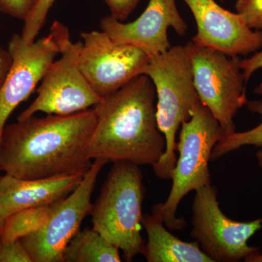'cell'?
Listing matches in <instances>:
<instances>
[{"instance_id":"6da1fadb","label":"cell","mask_w":262,"mask_h":262,"mask_svg":"<svg viewBox=\"0 0 262 262\" xmlns=\"http://www.w3.org/2000/svg\"><path fill=\"white\" fill-rule=\"evenodd\" d=\"M96 120L93 108L69 115H33L5 125L0 170L21 179L84 175L93 163L89 146Z\"/></svg>"},{"instance_id":"7a4b0ae2","label":"cell","mask_w":262,"mask_h":262,"mask_svg":"<svg viewBox=\"0 0 262 262\" xmlns=\"http://www.w3.org/2000/svg\"><path fill=\"white\" fill-rule=\"evenodd\" d=\"M94 108L97 120L89 143L90 159L140 166L160 161L165 139L157 121L156 91L147 75L133 79Z\"/></svg>"},{"instance_id":"3957f363","label":"cell","mask_w":262,"mask_h":262,"mask_svg":"<svg viewBox=\"0 0 262 262\" xmlns=\"http://www.w3.org/2000/svg\"><path fill=\"white\" fill-rule=\"evenodd\" d=\"M144 75L154 84L157 121L165 139V152L153 165V170L158 178L171 180L177 160V133L183 122L191 118L193 110L201 101L194 87L187 46H174L150 57Z\"/></svg>"},{"instance_id":"277c9868","label":"cell","mask_w":262,"mask_h":262,"mask_svg":"<svg viewBox=\"0 0 262 262\" xmlns=\"http://www.w3.org/2000/svg\"><path fill=\"white\" fill-rule=\"evenodd\" d=\"M140 165L117 161L93 204V227L123 253L126 261L142 254V203L145 196Z\"/></svg>"},{"instance_id":"5b68a950","label":"cell","mask_w":262,"mask_h":262,"mask_svg":"<svg viewBox=\"0 0 262 262\" xmlns=\"http://www.w3.org/2000/svg\"><path fill=\"white\" fill-rule=\"evenodd\" d=\"M176 150L179 152L172 175L168 198L151 208V214L171 230H181L186 224L177 217L183 198L192 191L211 184L209 162L215 144L224 135L220 122L201 101L192 117L181 125Z\"/></svg>"},{"instance_id":"8992f818","label":"cell","mask_w":262,"mask_h":262,"mask_svg":"<svg viewBox=\"0 0 262 262\" xmlns=\"http://www.w3.org/2000/svg\"><path fill=\"white\" fill-rule=\"evenodd\" d=\"M51 34L61 57L48 67L37 90V98L18 115V121L39 112L56 115L80 113L102 100L81 72L79 56L82 42H72L68 28L58 20L52 25Z\"/></svg>"},{"instance_id":"52a82bcc","label":"cell","mask_w":262,"mask_h":262,"mask_svg":"<svg viewBox=\"0 0 262 262\" xmlns=\"http://www.w3.org/2000/svg\"><path fill=\"white\" fill-rule=\"evenodd\" d=\"M186 46L200 100L220 122L224 135L233 134L236 132L234 117L248 101L241 58L192 41Z\"/></svg>"},{"instance_id":"ba28073f","label":"cell","mask_w":262,"mask_h":262,"mask_svg":"<svg viewBox=\"0 0 262 262\" xmlns=\"http://www.w3.org/2000/svg\"><path fill=\"white\" fill-rule=\"evenodd\" d=\"M214 186L195 190L192 210L191 235L213 262H251L260 248L248 239L262 229V219L237 222L226 216L219 203Z\"/></svg>"},{"instance_id":"9c48e42d","label":"cell","mask_w":262,"mask_h":262,"mask_svg":"<svg viewBox=\"0 0 262 262\" xmlns=\"http://www.w3.org/2000/svg\"><path fill=\"white\" fill-rule=\"evenodd\" d=\"M108 163L95 159L75 190L53 203L46 225L37 232L20 239L32 262H63L66 247L80 230V226L93 208L91 196L98 177Z\"/></svg>"},{"instance_id":"30bf717a","label":"cell","mask_w":262,"mask_h":262,"mask_svg":"<svg viewBox=\"0 0 262 262\" xmlns=\"http://www.w3.org/2000/svg\"><path fill=\"white\" fill-rule=\"evenodd\" d=\"M79 66L95 92L103 98L113 94L144 70L150 56L140 48L117 44L101 30L81 33Z\"/></svg>"},{"instance_id":"8fae6325","label":"cell","mask_w":262,"mask_h":262,"mask_svg":"<svg viewBox=\"0 0 262 262\" xmlns=\"http://www.w3.org/2000/svg\"><path fill=\"white\" fill-rule=\"evenodd\" d=\"M8 51L13 61L0 87V143L10 115L30 97L48 67L59 54L51 34L28 46L22 44L20 34H14L10 39Z\"/></svg>"},{"instance_id":"7c38bea8","label":"cell","mask_w":262,"mask_h":262,"mask_svg":"<svg viewBox=\"0 0 262 262\" xmlns=\"http://www.w3.org/2000/svg\"><path fill=\"white\" fill-rule=\"evenodd\" d=\"M184 1L196 21L193 42L230 57L247 56L262 48V30L250 28L238 13L224 9L215 0Z\"/></svg>"},{"instance_id":"4fadbf2b","label":"cell","mask_w":262,"mask_h":262,"mask_svg":"<svg viewBox=\"0 0 262 262\" xmlns=\"http://www.w3.org/2000/svg\"><path fill=\"white\" fill-rule=\"evenodd\" d=\"M101 30L117 44L140 48L150 57L170 48L168 31L173 29L180 36L187 32V24L177 8L176 0H150L146 10L136 20L124 24L111 15L100 22Z\"/></svg>"},{"instance_id":"5bb4252c","label":"cell","mask_w":262,"mask_h":262,"mask_svg":"<svg viewBox=\"0 0 262 262\" xmlns=\"http://www.w3.org/2000/svg\"><path fill=\"white\" fill-rule=\"evenodd\" d=\"M84 175L21 179L0 177V206L6 217L15 212L61 201L78 187Z\"/></svg>"},{"instance_id":"9a60e30c","label":"cell","mask_w":262,"mask_h":262,"mask_svg":"<svg viewBox=\"0 0 262 262\" xmlns=\"http://www.w3.org/2000/svg\"><path fill=\"white\" fill-rule=\"evenodd\" d=\"M141 223L148 237L142 255L148 262H213L196 241L176 237L155 215L143 214Z\"/></svg>"},{"instance_id":"2e32d148","label":"cell","mask_w":262,"mask_h":262,"mask_svg":"<svg viewBox=\"0 0 262 262\" xmlns=\"http://www.w3.org/2000/svg\"><path fill=\"white\" fill-rule=\"evenodd\" d=\"M120 261V249L94 228L79 231L63 254V262Z\"/></svg>"},{"instance_id":"e0dca14e","label":"cell","mask_w":262,"mask_h":262,"mask_svg":"<svg viewBox=\"0 0 262 262\" xmlns=\"http://www.w3.org/2000/svg\"><path fill=\"white\" fill-rule=\"evenodd\" d=\"M53 204L25 208L7 217L0 242L3 244L15 242L39 231L47 222Z\"/></svg>"},{"instance_id":"ac0fdd59","label":"cell","mask_w":262,"mask_h":262,"mask_svg":"<svg viewBox=\"0 0 262 262\" xmlns=\"http://www.w3.org/2000/svg\"><path fill=\"white\" fill-rule=\"evenodd\" d=\"M246 106L251 113L260 115L261 122L251 130L222 136L213 148L211 161H215L243 146H253L262 149V100L248 101Z\"/></svg>"},{"instance_id":"d6986e66","label":"cell","mask_w":262,"mask_h":262,"mask_svg":"<svg viewBox=\"0 0 262 262\" xmlns=\"http://www.w3.org/2000/svg\"><path fill=\"white\" fill-rule=\"evenodd\" d=\"M56 0H37L28 17L24 20L20 35L22 44L28 46L35 41V38L42 29L48 13Z\"/></svg>"},{"instance_id":"ffe728a7","label":"cell","mask_w":262,"mask_h":262,"mask_svg":"<svg viewBox=\"0 0 262 262\" xmlns=\"http://www.w3.org/2000/svg\"><path fill=\"white\" fill-rule=\"evenodd\" d=\"M235 8L248 27L262 30V0H237Z\"/></svg>"},{"instance_id":"44dd1931","label":"cell","mask_w":262,"mask_h":262,"mask_svg":"<svg viewBox=\"0 0 262 262\" xmlns=\"http://www.w3.org/2000/svg\"><path fill=\"white\" fill-rule=\"evenodd\" d=\"M37 2V0H0V12L24 21Z\"/></svg>"},{"instance_id":"7402d4cb","label":"cell","mask_w":262,"mask_h":262,"mask_svg":"<svg viewBox=\"0 0 262 262\" xmlns=\"http://www.w3.org/2000/svg\"><path fill=\"white\" fill-rule=\"evenodd\" d=\"M0 262H32L23 244L19 241L10 244L0 242Z\"/></svg>"},{"instance_id":"603a6c76","label":"cell","mask_w":262,"mask_h":262,"mask_svg":"<svg viewBox=\"0 0 262 262\" xmlns=\"http://www.w3.org/2000/svg\"><path fill=\"white\" fill-rule=\"evenodd\" d=\"M111 12V16L120 21L128 18L141 0H103Z\"/></svg>"},{"instance_id":"cb8c5ba5","label":"cell","mask_w":262,"mask_h":262,"mask_svg":"<svg viewBox=\"0 0 262 262\" xmlns=\"http://www.w3.org/2000/svg\"><path fill=\"white\" fill-rule=\"evenodd\" d=\"M241 68L242 70L243 74H244L245 82L247 84L251 76L256 71L262 68V51L256 52L251 58L241 60ZM253 92L256 94L262 95V83L255 88Z\"/></svg>"},{"instance_id":"d4e9b609","label":"cell","mask_w":262,"mask_h":262,"mask_svg":"<svg viewBox=\"0 0 262 262\" xmlns=\"http://www.w3.org/2000/svg\"><path fill=\"white\" fill-rule=\"evenodd\" d=\"M12 56L9 51L0 48V87L5 80L12 64Z\"/></svg>"},{"instance_id":"484cf974","label":"cell","mask_w":262,"mask_h":262,"mask_svg":"<svg viewBox=\"0 0 262 262\" xmlns=\"http://www.w3.org/2000/svg\"><path fill=\"white\" fill-rule=\"evenodd\" d=\"M7 217L5 215L4 211H3V208L0 206V237H1L2 232H3V227H4L5 220H6Z\"/></svg>"},{"instance_id":"4316f807","label":"cell","mask_w":262,"mask_h":262,"mask_svg":"<svg viewBox=\"0 0 262 262\" xmlns=\"http://www.w3.org/2000/svg\"><path fill=\"white\" fill-rule=\"evenodd\" d=\"M258 165L262 168V149H258L256 154Z\"/></svg>"},{"instance_id":"83f0119b","label":"cell","mask_w":262,"mask_h":262,"mask_svg":"<svg viewBox=\"0 0 262 262\" xmlns=\"http://www.w3.org/2000/svg\"><path fill=\"white\" fill-rule=\"evenodd\" d=\"M251 262H262V253H258L257 256L253 258Z\"/></svg>"}]
</instances>
